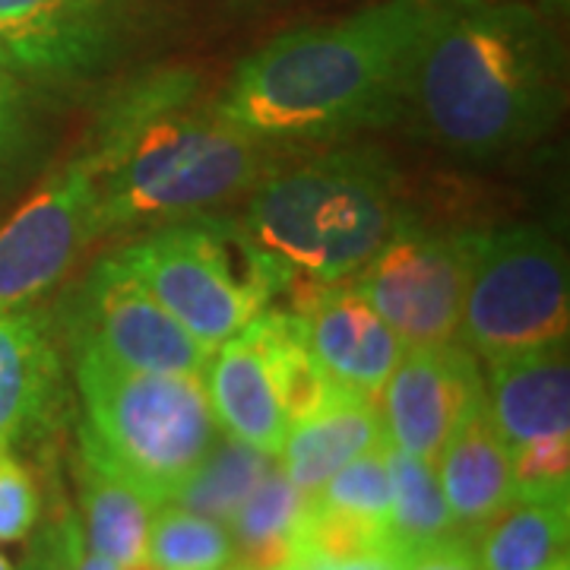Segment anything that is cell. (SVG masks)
<instances>
[{
    "label": "cell",
    "mask_w": 570,
    "mask_h": 570,
    "mask_svg": "<svg viewBox=\"0 0 570 570\" xmlns=\"http://www.w3.org/2000/svg\"><path fill=\"white\" fill-rule=\"evenodd\" d=\"M564 61L551 26L513 0H425L403 118L460 159L539 140L561 111Z\"/></svg>",
    "instance_id": "cell-1"
},
{
    "label": "cell",
    "mask_w": 570,
    "mask_h": 570,
    "mask_svg": "<svg viewBox=\"0 0 570 570\" xmlns=\"http://www.w3.org/2000/svg\"><path fill=\"white\" fill-rule=\"evenodd\" d=\"M422 20L425 0H384L283 32L235 70L213 108L273 146L387 127L403 118Z\"/></svg>",
    "instance_id": "cell-2"
},
{
    "label": "cell",
    "mask_w": 570,
    "mask_h": 570,
    "mask_svg": "<svg viewBox=\"0 0 570 570\" xmlns=\"http://www.w3.org/2000/svg\"><path fill=\"white\" fill-rule=\"evenodd\" d=\"M194 89L187 70H153L99 111L80 159L99 184L102 232L204 213L250 190L276 163L273 142L216 108H190Z\"/></svg>",
    "instance_id": "cell-3"
},
{
    "label": "cell",
    "mask_w": 570,
    "mask_h": 570,
    "mask_svg": "<svg viewBox=\"0 0 570 570\" xmlns=\"http://www.w3.org/2000/svg\"><path fill=\"white\" fill-rule=\"evenodd\" d=\"M396 219V171L387 156L374 146H343L269 165L242 223L292 279L348 283Z\"/></svg>",
    "instance_id": "cell-4"
},
{
    "label": "cell",
    "mask_w": 570,
    "mask_h": 570,
    "mask_svg": "<svg viewBox=\"0 0 570 570\" xmlns=\"http://www.w3.org/2000/svg\"><path fill=\"white\" fill-rule=\"evenodd\" d=\"M77 384L86 406L82 456L153 504L181 491L219 434L204 377L140 371L77 348Z\"/></svg>",
    "instance_id": "cell-5"
},
{
    "label": "cell",
    "mask_w": 570,
    "mask_h": 570,
    "mask_svg": "<svg viewBox=\"0 0 570 570\" xmlns=\"http://www.w3.org/2000/svg\"><path fill=\"white\" fill-rule=\"evenodd\" d=\"M153 298L216 348L288 288L292 276L254 242L242 219L181 216L118 254Z\"/></svg>",
    "instance_id": "cell-6"
},
{
    "label": "cell",
    "mask_w": 570,
    "mask_h": 570,
    "mask_svg": "<svg viewBox=\"0 0 570 570\" xmlns=\"http://www.w3.org/2000/svg\"><path fill=\"white\" fill-rule=\"evenodd\" d=\"M568 257L539 225L479 232L456 343L494 362L568 340Z\"/></svg>",
    "instance_id": "cell-7"
},
{
    "label": "cell",
    "mask_w": 570,
    "mask_h": 570,
    "mask_svg": "<svg viewBox=\"0 0 570 570\" xmlns=\"http://www.w3.org/2000/svg\"><path fill=\"white\" fill-rule=\"evenodd\" d=\"M479 228H425L400 216L390 238L348 283L403 346L453 343Z\"/></svg>",
    "instance_id": "cell-8"
},
{
    "label": "cell",
    "mask_w": 570,
    "mask_h": 570,
    "mask_svg": "<svg viewBox=\"0 0 570 570\" xmlns=\"http://www.w3.org/2000/svg\"><path fill=\"white\" fill-rule=\"evenodd\" d=\"M73 346L156 374L204 377L213 348L194 340L115 254L96 266L70 307Z\"/></svg>",
    "instance_id": "cell-9"
},
{
    "label": "cell",
    "mask_w": 570,
    "mask_h": 570,
    "mask_svg": "<svg viewBox=\"0 0 570 570\" xmlns=\"http://www.w3.org/2000/svg\"><path fill=\"white\" fill-rule=\"evenodd\" d=\"M96 235L99 184L89 165L73 159L0 225V307L32 305Z\"/></svg>",
    "instance_id": "cell-10"
},
{
    "label": "cell",
    "mask_w": 570,
    "mask_h": 570,
    "mask_svg": "<svg viewBox=\"0 0 570 570\" xmlns=\"http://www.w3.org/2000/svg\"><path fill=\"white\" fill-rule=\"evenodd\" d=\"M390 448L434 463L448 441L485 409L482 362L463 343L406 346L377 393Z\"/></svg>",
    "instance_id": "cell-11"
},
{
    "label": "cell",
    "mask_w": 570,
    "mask_h": 570,
    "mask_svg": "<svg viewBox=\"0 0 570 570\" xmlns=\"http://www.w3.org/2000/svg\"><path fill=\"white\" fill-rule=\"evenodd\" d=\"M283 307H266L235 336L213 348L204 390L213 419L225 434L279 456L288 434L279 393Z\"/></svg>",
    "instance_id": "cell-12"
},
{
    "label": "cell",
    "mask_w": 570,
    "mask_h": 570,
    "mask_svg": "<svg viewBox=\"0 0 570 570\" xmlns=\"http://www.w3.org/2000/svg\"><path fill=\"white\" fill-rule=\"evenodd\" d=\"M292 314L314 362L326 377L367 396H377L390 371L403 358V340L390 330L365 298L346 283H307L292 279Z\"/></svg>",
    "instance_id": "cell-13"
},
{
    "label": "cell",
    "mask_w": 570,
    "mask_h": 570,
    "mask_svg": "<svg viewBox=\"0 0 570 570\" xmlns=\"http://www.w3.org/2000/svg\"><path fill=\"white\" fill-rule=\"evenodd\" d=\"M0 36L20 73L77 77L111 41L105 0H0Z\"/></svg>",
    "instance_id": "cell-14"
},
{
    "label": "cell",
    "mask_w": 570,
    "mask_h": 570,
    "mask_svg": "<svg viewBox=\"0 0 570 570\" xmlns=\"http://www.w3.org/2000/svg\"><path fill=\"white\" fill-rule=\"evenodd\" d=\"M485 415L510 450L542 438H568V340L489 362Z\"/></svg>",
    "instance_id": "cell-15"
},
{
    "label": "cell",
    "mask_w": 570,
    "mask_h": 570,
    "mask_svg": "<svg viewBox=\"0 0 570 570\" xmlns=\"http://www.w3.org/2000/svg\"><path fill=\"white\" fill-rule=\"evenodd\" d=\"M384 441L387 438L377 396H367L346 384H333L305 419L288 425L279 460L295 489L311 498L324 489V482L336 469Z\"/></svg>",
    "instance_id": "cell-16"
},
{
    "label": "cell",
    "mask_w": 570,
    "mask_h": 570,
    "mask_svg": "<svg viewBox=\"0 0 570 570\" xmlns=\"http://www.w3.org/2000/svg\"><path fill=\"white\" fill-rule=\"evenodd\" d=\"M61 396V362L48 326L26 307H0V441L48 422Z\"/></svg>",
    "instance_id": "cell-17"
},
{
    "label": "cell",
    "mask_w": 570,
    "mask_h": 570,
    "mask_svg": "<svg viewBox=\"0 0 570 570\" xmlns=\"http://www.w3.org/2000/svg\"><path fill=\"white\" fill-rule=\"evenodd\" d=\"M456 530L472 535L517 498L510 448L491 428L485 409L460 428L434 460Z\"/></svg>",
    "instance_id": "cell-18"
},
{
    "label": "cell",
    "mask_w": 570,
    "mask_h": 570,
    "mask_svg": "<svg viewBox=\"0 0 570 570\" xmlns=\"http://www.w3.org/2000/svg\"><path fill=\"white\" fill-rule=\"evenodd\" d=\"M568 501L517 494L489 523L472 532L485 570H549L568 561Z\"/></svg>",
    "instance_id": "cell-19"
},
{
    "label": "cell",
    "mask_w": 570,
    "mask_h": 570,
    "mask_svg": "<svg viewBox=\"0 0 570 570\" xmlns=\"http://www.w3.org/2000/svg\"><path fill=\"white\" fill-rule=\"evenodd\" d=\"M156 508L115 472L86 460L82 466V542L118 564H142Z\"/></svg>",
    "instance_id": "cell-20"
},
{
    "label": "cell",
    "mask_w": 570,
    "mask_h": 570,
    "mask_svg": "<svg viewBox=\"0 0 570 570\" xmlns=\"http://www.w3.org/2000/svg\"><path fill=\"white\" fill-rule=\"evenodd\" d=\"M305 508L307 494L295 489L283 466L266 469L228 523L235 558L250 570L283 568L295 558V535Z\"/></svg>",
    "instance_id": "cell-21"
},
{
    "label": "cell",
    "mask_w": 570,
    "mask_h": 570,
    "mask_svg": "<svg viewBox=\"0 0 570 570\" xmlns=\"http://www.w3.org/2000/svg\"><path fill=\"white\" fill-rule=\"evenodd\" d=\"M269 466L273 456H266L264 450L250 448L232 434H216L213 448L206 450L204 460L171 501L228 527Z\"/></svg>",
    "instance_id": "cell-22"
},
{
    "label": "cell",
    "mask_w": 570,
    "mask_h": 570,
    "mask_svg": "<svg viewBox=\"0 0 570 570\" xmlns=\"http://www.w3.org/2000/svg\"><path fill=\"white\" fill-rule=\"evenodd\" d=\"M390 482H393V510H390V535L396 549L409 554L456 535V523L450 517L448 498L441 489L438 469L428 460L409 456L387 444Z\"/></svg>",
    "instance_id": "cell-23"
},
{
    "label": "cell",
    "mask_w": 570,
    "mask_h": 570,
    "mask_svg": "<svg viewBox=\"0 0 570 570\" xmlns=\"http://www.w3.org/2000/svg\"><path fill=\"white\" fill-rule=\"evenodd\" d=\"M146 561L156 570H223L235 561V542L228 527L168 501L153 517Z\"/></svg>",
    "instance_id": "cell-24"
},
{
    "label": "cell",
    "mask_w": 570,
    "mask_h": 570,
    "mask_svg": "<svg viewBox=\"0 0 570 570\" xmlns=\"http://www.w3.org/2000/svg\"><path fill=\"white\" fill-rule=\"evenodd\" d=\"M324 508L343 510L348 517H358L365 523L390 530V510H393V482L387 466V441L365 450L362 456L348 460L324 482V489L311 494Z\"/></svg>",
    "instance_id": "cell-25"
},
{
    "label": "cell",
    "mask_w": 570,
    "mask_h": 570,
    "mask_svg": "<svg viewBox=\"0 0 570 570\" xmlns=\"http://www.w3.org/2000/svg\"><path fill=\"white\" fill-rule=\"evenodd\" d=\"M41 494L32 472L22 466L13 444L0 441V542H22L36 530Z\"/></svg>",
    "instance_id": "cell-26"
},
{
    "label": "cell",
    "mask_w": 570,
    "mask_h": 570,
    "mask_svg": "<svg viewBox=\"0 0 570 570\" xmlns=\"http://www.w3.org/2000/svg\"><path fill=\"white\" fill-rule=\"evenodd\" d=\"M510 466H513L517 494L568 498L570 434L568 438H542V441L510 450Z\"/></svg>",
    "instance_id": "cell-27"
},
{
    "label": "cell",
    "mask_w": 570,
    "mask_h": 570,
    "mask_svg": "<svg viewBox=\"0 0 570 570\" xmlns=\"http://www.w3.org/2000/svg\"><path fill=\"white\" fill-rule=\"evenodd\" d=\"M32 146V124L17 73L0 70V181L17 175Z\"/></svg>",
    "instance_id": "cell-28"
},
{
    "label": "cell",
    "mask_w": 570,
    "mask_h": 570,
    "mask_svg": "<svg viewBox=\"0 0 570 570\" xmlns=\"http://www.w3.org/2000/svg\"><path fill=\"white\" fill-rule=\"evenodd\" d=\"M400 570H485L463 532L431 542L425 549L409 551Z\"/></svg>",
    "instance_id": "cell-29"
},
{
    "label": "cell",
    "mask_w": 570,
    "mask_h": 570,
    "mask_svg": "<svg viewBox=\"0 0 570 570\" xmlns=\"http://www.w3.org/2000/svg\"><path fill=\"white\" fill-rule=\"evenodd\" d=\"M63 570H156L149 561L142 564H118L86 549L82 530L77 523H63Z\"/></svg>",
    "instance_id": "cell-30"
},
{
    "label": "cell",
    "mask_w": 570,
    "mask_h": 570,
    "mask_svg": "<svg viewBox=\"0 0 570 570\" xmlns=\"http://www.w3.org/2000/svg\"><path fill=\"white\" fill-rule=\"evenodd\" d=\"M403 551L400 549H377L355 554V558H343V561H307L314 570H400L403 568Z\"/></svg>",
    "instance_id": "cell-31"
},
{
    "label": "cell",
    "mask_w": 570,
    "mask_h": 570,
    "mask_svg": "<svg viewBox=\"0 0 570 570\" xmlns=\"http://www.w3.org/2000/svg\"><path fill=\"white\" fill-rule=\"evenodd\" d=\"M0 70H3V73H20L13 55H10V48H7V41H3V36H0Z\"/></svg>",
    "instance_id": "cell-32"
},
{
    "label": "cell",
    "mask_w": 570,
    "mask_h": 570,
    "mask_svg": "<svg viewBox=\"0 0 570 570\" xmlns=\"http://www.w3.org/2000/svg\"><path fill=\"white\" fill-rule=\"evenodd\" d=\"M276 570H314V568L307 564L305 558H292V561H285L283 568H276Z\"/></svg>",
    "instance_id": "cell-33"
},
{
    "label": "cell",
    "mask_w": 570,
    "mask_h": 570,
    "mask_svg": "<svg viewBox=\"0 0 570 570\" xmlns=\"http://www.w3.org/2000/svg\"><path fill=\"white\" fill-rule=\"evenodd\" d=\"M0 570H13V564L7 561V554H3V551H0Z\"/></svg>",
    "instance_id": "cell-34"
},
{
    "label": "cell",
    "mask_w": 570,
    "mask_h": 570,
    "mask_svg": "<svg viewBox=\"0 0 570 570\" xmlns=\"http://www.w3.org/2000/svg\"><path fill=\"white\" fill-rule=\"evenodd\" d=\"M223 570H250V568H247V564H242V561H232V564H228V568H223Z\"/></svg>",
    "instance_id": "cell-35"
},
{
    "label": "cell",
    "mask_w": 570,
    "mask_h": 570,
    "mask_svg": "<svg viewBox=\"0 0 570 570\" xmlns=\"http://www.w3.org/2000/svg\"><path fill=\"white\" fill-rule=\"evenodd\" d=\"M549 570H568V561H561V564H554V568H549Z\"/></svg>",
    "instance_id": "cell-36"
},
{
    "label": "cell",
    "mask_w": 570,
    "mask_h": 570,
    "mask_svg": "<svg viewBox=\"0 0 570 570\" xmlns=\"http://www.w3.org/2000/svg\"><path fill=\"white\" fill-rule=\"evenodd\" d=\"M32 570H45V568H39V564H36V568H32Z\"/></svg>",
    "instance_id": "cell-37"
},
{
    "label": "cell",
    "mask_w": 570,
    "mask_h": 570,
    "mask_svg": "<svg viewBox=\"0 0 570 570\" xmlns=\"http://www.w3.org/2000/svg\"><path fill=\"white\" fill-rule=\"evenodd\" d=\"M29 570H32V568H29Z\"/></svg>",
    "instance_id": "cell-38"
}]
</instances>
